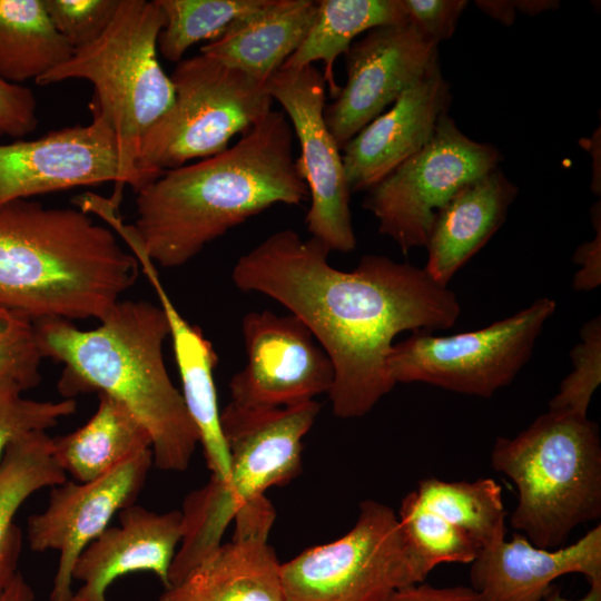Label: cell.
<instances>
[{"instance_id":"30","label":"cell","mask_w":601,"mask_h":601,"mask_svg":"<svg viewBox=\"0 0 601 601\" xmlns=\"http://www.w3.org/2000/svg\"><path fill=\"white\" fill-rule=\"evenodd\" d=\"M415 553L433 570L441 563H472L481 549L466 535L423 508L410 492L397 514Z\"/></svg>"},{"instance_id":"3","label":"cell","mask_w":601,"mask_h":601,"mask_svg":"<svg viewBox=\"0 0 601 601\" xmlns=\"http://www.w3.org/2000/svg\"><path fill=\"white\" fill-rule=\"evenodd\" d=\"M33 325L42 357L63 364L58 383L63 398L97 392L118 400L148 431L154 466L168 472L188 467L199 437L165 365L169 327L160 306L119 300L87 331L61 318Z\"/></svg>"},{"instance_id":"29","label":"cell","mask_w":601,"mask_h":601,"mask_svg":"<svg viewBox=\"0 0 601 601\" xmlns=\"http://www.w3.org/2000/svg\"><path fill=\"white\" fill-rule=\"evenodd\" d=\"M165 24L157 48L178 63L195 43L213 41L238 19L259 9L266 0H156Z\"/></svg>"},{"instance_id":"21","label":"cell","mask_w":601,"mask_h":601,"mask_svg":"<svg viewBox=\"0 0 601 601\" xmlns=\"http://www.w3.org/2000/svg\"><path fill=\"white\" fill-rule=\"evenodd\" d=\"M130 250L154 288L167 318L183 386L181 395L197 428L207 466L213 476L223 480L228 473L229 455L214 381L216 352L201 329L191 325L176 308L145 250L138 244H132Z\"/></svg>"},{"instance_id":"9","label":"cell","mask_w":601,"mask_h":601,"mask_svg":"<svg viewBox=\"0 0 601 601\" xmlns=\"http://www.w3.org/2000/svg\"><path fill=\"white\" fill-rule=\"evenodd\" d=\"M432 570L415 553L392 508L366 500L341 538L282 563L287 601H384Z\"/></svg>"},{"instance_id":"24","label":"cell","mask_w":601,"mask_h":601,"mask_svg":"<svg viewBox=\"0 0 601 601\" xmlns=\"http://www.w3.org/2000/svg\"><path fill=\"white\" fill-rule=\"evenodd\" d=\"M98 395V407L82 426L52 437L57 464L76 482L98 479L125 460L151 450V437L141 422L118 400Z\"/></svg>"},{"instance_id":"27","label":"cell","mask_w":601,"mask_h":601,"mask_svg":"<svg viewBox=\"0 0 601 601\" xmlns=\"http://www.w3.org/2000/svg\"><path fill=\"white\" fill-rule=\"evenodd\" d=\"M75 51L52 24L43 0H0L1 79L36 82Z\"/></svg>"},{"instance_id":"11","label":"cell","mask_w":601,"mask_h":601,"mask_svg":"<svg viewBox=\"0 0 601 601\" xmlns=\"http://www.w3.org/2000/svg\"><path fill=\"white\" fill-rule=\"evenodd\" d=\"M501 160L497 148L469 138L445 112L430 141L367 190L363 207L406 254L425 246L436 213L463 186Z\"/></svg>"},{"instance_id":"18","label":"cell","mask_w":601,"mask_h":601,"mask_svg":"<svg viewBox=\"0 0 601 601\" xmlns=\"http://www.w3.org/2000/svg\"><path fill=\"white\" fill-rule=\"evenodd\" d=\"M450 104L449 82L436 65L342 148L349 191L368 190L420 151Z\"/></svg>"},{"instance_id":"36","label":"cell","mask_w":601,"mask_h":601,"mask_svg":"<svg viewBox=\"0 0 601 601\" xmlns=\"http://www.w3.org/2000/svg\"><path fill=\"white\" fill-rule=\"evenodd\" d=\"M408 21L437 45L452 37L467 6L464 0H403Z\"/></svg>"},{"instance_id":"12","label":"cell","mask_w":601,"mask_h":601,"mask_svg":"<svg viewBox=\"0 0 601 601\" xmlns=\"http://www.w3.org/2000/svg\"><path fill=\"white\" fill-rule=\"evenodd\" d=\"M273 101L284 109L300 155L296 159L309 198L305 223L311 237L331 252L348 253L356 247L339 147L325 120L326 82L313 65L298 70L279 69L265 83Z\"/></svg>"},{"instance_id":"28","label":"cell","mask_w":601,"mask_h":601,"mask_svg":"<svg viewBox=\"0 0 601 601\" xmlns=\"http://www.w3.org/2000/svg\"><path fill=\"white\" fill-rule=\"evenodd\" d=\"M412 494L423 508L466 535L481 551L505 539L502 487L493 479L426 477L417 483Z\"/></svg>"},{"instance_id":"25","label":"cell","mask_w":601,"mask_h":601,"mask_svg":"<svg viewBox=\"0 0 601 601\" xmlns=\"http://www.w3.org/2000/svg\"><path fill=\"white\" fill-rule=\"evenodd\" d=\"M66 480L45 431L20 437L0 459V593L19 572L22 533L14 522L17 512L36 492Z\"/></svg>"},{"instance_id":"13","label":"cell","mask_w":601,"mask_h":601,"mask_svg":"<svg viewBox=\"0 0 601 601\" xmlns=\"http://www.w3.org/2000/svg\"><path fill=\"white\" fill-rule=\"evenodd\" d=\"M242 331L246 364L229 382L230 403L283 408L328 394L334 380L331 359L296 316L250 312Z\"/></svg>"},{"instance_id":"7","label":"cell","mask_w":601,"mask_h":601,"mask_svg":"<svg viewBox=\"0 0 601 601\" xmlns=\"http://www.w3.org/2000/svg\"><path fill=\"white\" fill-rule=\"evenodd\" d=\"M165 17L156 0H120L105 32L92 43L36 83L48 86L83 79L93 86V101L111 126L124 185L139 188L136 169L139 145L147 130L171 107L170 76L157 57Z\"/></svg>"},{"instance_id":"5","label":"cell","mask_w":601,"mask_h":601,"mask_svg":"<svg viewBox=\"0 0 601 601\" xmlns=\"http://www.w3.org/2000/svg\"><path fill=\"white\" fill-rule=\"evenodd\" d=\"M321 406L311 401L283 408L228 403L220 412L229 469L227 476L193 490L180 511L183 535L169 570L168 588L179 583L220 544L238 511L298 475L303 440ZM167 588V589H168Z\"/></svg>"},{"instance_id":"35","label":"cell","mask_w":601,"mask_h":601,"mask_svg":"<svg viewBox=\"0 0 601 601\" xmlns=\"http://www.w3.org/2000/svg\"><path fill=\"white\" fill-rule=\"evenodd\" d=\"M38 124L33 91L0 78V138L22 139L35 131Z\"/></svg>"},{"instance_id":"22","label":"cell","mask_w":601,"mask_h":601,"mask_svg":"<svg viewBox=\"0 0 601 601\" xmlns=\"http://www.w3.org/2000/svg\"><path fill=\"white\" fill-rule=\"evenodd\" d=\"M518 187L497 168L463 186L435 215L425 248L426 273L447 286L500 229Z\"/></svg>"},{"instance_id":"6","label":"cell","mask_w":601,"mask_h":601,"mask_svg":"<svg viewBox=\"0 0 601 601\" xmlns=\"http://www.w3.org/2000/svg\"><path fill=\"white\" fill-rule=\"evenodd\" d=\"M491 464L515 484L510 522L535 546L556 548L601 515V443L588 416L548 411L514 437H499Z\"/></svg>"},{"instance_id":"32","label":"cell","mask_w":601,"mask_h":601,"mask_svg":"<svg viewBox=\"0 0 601 601\" xmlns=\"http://www.w3.org/2000/svg\"><path fill=\"white\" fill-rule=\"evenodd\" d=\"M23 393L17 384L0 381V459L20 437L47 432L77 410L73 398L38 401L23 396Z\"/></svg>"},{"instance_id":"10","label":"cell","mask_w":601,"mask_h":601,"mask_svg":"<svg viewBox=\"0 0 601 601\" xmlns=\"http://www.w3.org/2000/svg\"><path fill=\"white\" fill-rule=\"evenodd\" d=\"M555 309L554 299L541 297L476 331L450 336L412 333L393 345L387 361L391 378L395 385L417 382L489 398L528 363Z\"/></svg>"},{"instance_id":"34","label":"cell","mask_w":601,"mask_h":601,"mask_svg":"<svg viewBox=\"0 0 601 601\" xmlns=\"http://www.w3.org/2000/svg\"><path fill=\"white\" fill-rule=\"evenodd\" d=\"M120 0H43L57 31L75 50L96 41L108 28Z\"/></svg>"},{"instance_id":"38","label":"cell","mask_w":601,"mask_h":601,"mask_svg":"<svg viewBox=\"0 0 601 601\" xmlns=\"http://www.w3.org/2000/svg\"><path fill=\"white\" fill-rule=\"evenodd\" d=\"M595 225V224H594ZM597 235L591 242L578 247L573 260L581 266L573 279V288L589 292L601 283V228L595 227Z\"/></svg>"},{"instance_id":"14","label":"cell","mask_w":601,"mask_h":601,"mask_svg":"<svg viewBox=\"0 0 601 601\" xmlns=\"http://www.w3.org/2000/svg\"><path fill=\"white\" fill-rule=\"evenodd\" d=\"M151 466L152 451L147 450L92 481L66 480L50 487L46 509L27 520L29 548L59 552L50 601H70L77 559L115 515L136 503Z\"/></svg>"},{"instance_id":"31","label":"cell","mask_w":601,"mask_h":601,"mask_svg":"<svg viewBox=\"0 0 601 601\" xmlns=\"http://www.w3.org/2000/svg\"><path fill=\"white\" fill-rule=\"evenodd\" d=\"M580 338L570 353L573 370L549 402V411L588 416L592 395L601 383L600 316L583 324Z\"/></svg>"},{"instance_id":"37","label":"cell","mask_w":601,"mask_h":601,"mask_svg":"<svg viewBox=\"0 0 601 601\" xmlns=\"http://www.w3.org/2000/svg\"><path fill=\"white\" fill-rule=\"evenodd\" d=\"M384 601H483L471 588L434 587L420 582L398 589Z\"/></svg>"},{"instance_id":"15","label":"cell","mask_w":601,"mask_h":601,"mask_svg":"<svg viewBox=\"0 0 601 601\" xmlns=\"http://www.w3.org/2000/svg\"><path fill=\"white\" fill-rule=\"evenodd\" d=\"M88 125L48 131L36 139L0 145V205L80 186L124 180L115 132L93 101Z\"/></svg>"},{"instance_id":"26","label":"cell","mask_w":601,"mask_h":601,"mask_svg":"<svg viewBox=\"0 0 601 601\" xmlns=\"http://www.w3.org/2000/svg\"><path fill=\"white\" fill-rule=\"evenodd\" d=\"M305 39L280 69L298 70L322 61L326 88L332 97L341 90L334 63L354 39L371 29L403 24L408 17L403 0H319Z\"/></svg>"},{"instance_id":"16","label":"cell","mask_w":601,"mask_h":601,"mask_svg":"<svg viewBox=\"0 0 601 601\" xmlns=\"http://www.w3.org/2000/svg\"><path fill=\"white\" fill-rule=\"evenodd\" d=\"M437 46L410 21L371 29L351 45L345 85L324 112L339 149L439 65Z\"/></svg>"},{"instance_id":"2","label":"cell","mask_w":601,"mask_h":601,"mask_svg":"<svg viewBox=\"0 0 601 601\" xmlns=\"http://www.w3.org/2000/svg\"><path fill=\"white\" fill-rule=\"evenodd\" d=\"M293 139L284 111L272 110L224 151L166 170L139 189L130 227L152 263L183 266L269 207L304 203L308 189Z\"/></svg>"},{"instance_id":"17","label":"cell","mask_w":601,"mask_h":601,"mask_svg":"<svg viewBox=\"0 0 601 601\" xmlns=\"http://www.w3.org/2000/svg\"><path fill=\"white\" fill-rule=\"evenodd\" d=\"M276 518L262 495L234 519L231 540L221 543L158 601H287L269 533Z\"/></svg>"},{"instance_id":"41","label":"cell","mask_w":601,"mask_h":601,"mask_svg":"<svg viewBox=\"0 0 601 601\" xmlns=\"http://www.w3.org/2000/svg\"><path fill=\"white\" fill-rule=\"evenodd\" d=\"M544 601H601V582L590 584L589 591L580 599L571 600L563 597L560 590H551Z\"/></svg>"},{"instance_id":"40","label":"cell","mask_w":601,"mask_h":601,"mask_svg":"<svg viewBox=\"0 0 601 601\" xmlns=\"http://www.w3.org/2000/svg\"><path fill=\"white\" fill-rule=\"evenodd\" d=\"M477 7L499 21L511 24L515 18L512 1H476Z\"/></svg>"},{"instance_id":"1","label":"cell","mask_w":601,"mask_h":601,"mask_svg":"<svg viewBox=\"0 0 601 601\" xmlns=\"http://www.w3.org/2000/svg\"><path fill=\"white\" fill-rule=\"evenodd\" d=\"M318 239L278 230L236 262L231 279L300 319L334 370L328 392L341 418L367 414L395 386L387 361L402 332L452 327L461 305L453 290L423 268L382 255H365L353 270L328 262Z\"/></svg>"},{"instance_id":"39","label":"cell","mask_w":601,"mask_h":601,"mask_svg":"<svg viewBox=\"0 0 601 601\" xmlns=\"http://www.w3.org/2000/svg\"><path fill=\"white\" fill-rule=\"evenodd\" d=\"M0 601H36L30 584L18 572L13 581L0 593Z\"/></svg>"},{"instance_id":"19","label":"cell","mask_w":601,"mask_h":601,"mask_svg":"<svg viewBox=\"0 0 601 601\" xmlns=\"http://www.w3.org/2000/svg\"><path fill=\"white\" fill-rule=\"evenodd\" d=\"M181 535L178 510L157 513L136 503L124 509L118 524L109 525L77 559L72 580L81 585L70 601H108V588L132 572H151L167 589Z\"/></svg>"},{"instance_id":"23","label":"cell","mask_w":601,"mask_h":601,"mask_svg":"<svg viewBox=\"0 0 601 601\" xmlns=\"http://www.w3.org/2000/svg\"><path fill=\"white\" fill-rule=\"evenodd\" d=\"M317 8L313 0H266L204 45L200 53L265 85L300 46Z\"/></svg>"},{"instance_id":"33","label":"cell","mask_w":601,"mask_h":601,"mask_svg":"<svg viewBox=\"0 0 601 601\" xmlns=\"http://www.w3.org/2000/svg\"><path fill=\"white\" fill-rule=\"evenodd\" d=\"M42 359L33 322L0 306V381L28 391L41 381Z\"/></svg>"},{"instance_id":"8","label":"cell","mask_w":601,"mask_h":601,"mask_svg":"<svg viewBox=\"0 0 601 601\" xmlns=\"http://www.w3.org/2000/svg\"><path fill=\"white\" fill-rule=\"evenodd\" d=\"M170 79L174 102L139 145L138 190L166 170L224 151L273 110L265 85L201 53L179 61Z\"/></svg>"},{"instance_id":"20","label":"cell","mask_w":601,"mask_h":601,"mask_svg":"<svg viewBox=\"0 0 601 601\" xmlns=\"http://www.w3.org/2000/svg\"><path fill=\"white\" fill-rule=\"evenodd\" d=\"M580 573L589 584L601 582V525L556 550L532 544L514 533L483 549L471 563V588L483 601H542L552 582Z\"/></svg>"},{"instance_id":"4","label":"cell","mask_w":601,"mask_h":601,"mask_svg":"<svg viewBox=\"0 0 601 601\" xmlns=\"http://www.w3.org/2000/svg\"><path fill=\"white\" fill-rule=\"evenodd\" d=\"M139 264L108 226L70 207L0 205V306L32 322L100 321L136 282Z\"/></svg>"}]
</instances>
